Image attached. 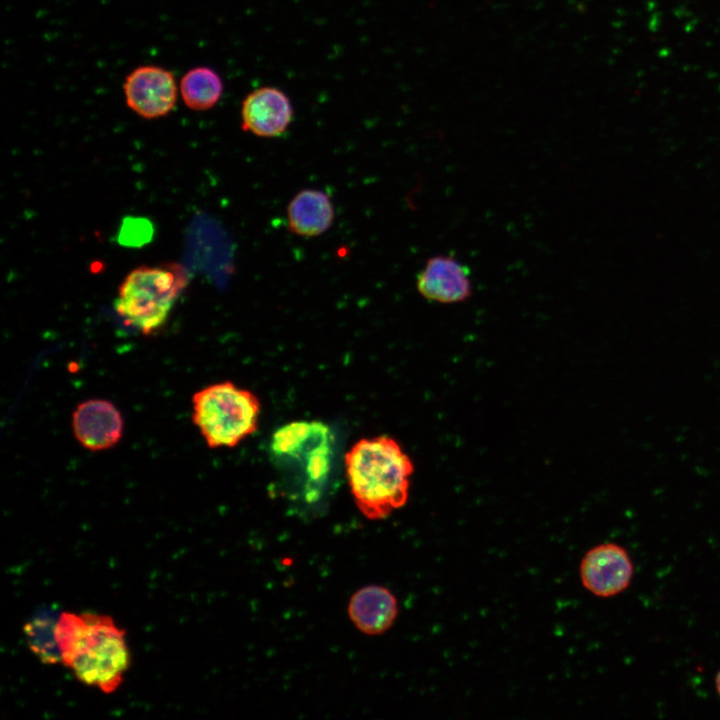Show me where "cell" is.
<instances>
[{"mask_svg":"<svg viewBox=\"0 0 720 720\" xmlns=\"http://www.w3.org/2000/svg\"><path fill=\"white\" fill-rule=\"evenodd\" d=\"M123 93L133 112L145 119H156L174 109L179 85L172 71L153 64L140 65L126 75Z\"/></svg>","mask_w":720,"mask_h":720,"instance_id":"8992f818","label":"cell"},{"mask_svg":"<svg viewBox=\"0 0 720 720\" xmlns=\"http://www.w3.org/2000/svg\"><path fill=\"white\" fill-rule=\"evenodd\" d=\"M241 127L263 138L279 137L290 126L294 110L289 96L275 86H262L249 92L241 104Z\"/></svg>","mask_w":720,"mask_h":720,"instance_id":"ba28073f","label":"cell"},{"mask_svg":"<svg viewBox=\"0 0 720 720\" xmlns=\"http://www.w3.org/2000/svg\"><path fill=\"white\" fill-rule=\"evenodd\" d=\"M137 234L143 235V233L136 232ZM130 235H135V230H133V233H130Z\"/></svg>","mask_w":720,"mask_h":720,"instance_id":"2e32d148","label":"cell"},{"mask_svg":"<svg viewBox=\"0 0 720 720\" xmlns=\"http://www.w3.org/2000/svg\"><path fill=\"white\" fill-rule=\"evenodd\" d=\"M334 205L330 196L319 189H302L287 206L289 230L300 237H317L333 224Z\"/></svg>","mask_w":720,"mask_h":720,"instance_id":"7c38bea8","label":"cell"},{"mask_svg":"<svg viewBox=\"0 0 720 720\" xmlns=\"http://www.w3.org/2000/svg\"><path fill=\"white\" fill-rule=\"evenodd\" d=\"M223 92L221 76L208 66L189 69L179 82V94L185 106L193 111L212 109L220 101Z\"/></svg>","mask_w":720,"mask_h":720,"instance_id":"4fadbf2b","label":"cell"},{"mask_svg":"<svg viewBox=\"0 0 720 720\" xmlns=\"http://www.w3.org/2000/svg\"><path fill=\"white\" fill-rule=\"evenodd\" d=\"M187 282V275L178 264L140 266L120 285L114 308L129 325L151 335L166 323Z\"/></svg>","mask_w":720,"mask_h":720,"instance_id":"277c9868","label":"cell"},{"mask_svg":"<svg viewBox=\"0 0 720 720\" xmlns=\"http://www.w3.org/2000/svg\"><path fill=\"white\" fill-rule=\"evenodd\" d=\"M715 683H716V690L720 696V671L718 672V674L716 676Z\"/></svg>","mask_w":720,"mask_h":720,"instance_id":"9a60e30c","label":"cell"},{"mask_svg":"<svg viewBox=\"0 0 720 720\" xmlns=\"http://www.w3.org/2000/svg\"><path fill=\"white\" fill-rule=\"evenodd\" d=\"M72 430L80 445L92 452L114 447L122 438L123 416L105 399H88L77 405L72 414Z\"/></svg>","mask_w":720,"mask_h":720,"instance_id":"30bf717a","label":"cell"},{"mask_svg":"<svg viewBox=\"0 0 720 720\" xmlns=\"http://www.w3.org/2000/svg\"><path fill=\"white\" fill-rule=\"evenodd\" d=\"M398 615L397 599L380 585H369L353 594L348 603V616L363 634L377 636L385 633Z\"/></svg>","mask_w":720,"mask_h":720,"instance_id":"8fae6325","label":"cell"},{"mask_svg":"<svg viewBox=\"0 0 720 720\" xmlns=\"http://www.w3.org/2000/svg\"><path fill=\"white\" fill-rule=\"evenodd\" d=\"M192 409V421L209 448H233L256 432L261 403L252 391L222 381L195 392Z\"/></svg>","mask_w":720,"mask_h":720,"instance_id":"3957f363","label":"cell"},{"mask_svg":"<svg viewBox=\"0 0 720 720\" xmlns=\"http://www.w3.org/2000/svg\"><path fill=\"white\" fill-rule=\"evenodd\" d=\"M347 482L360 513L380 520L403 507L409 496L414 465L394 438H361L344 458Z\"/></svg>","mask_w":720,"mask_h":720,"instance_id":"7a4b0ae2","label":"cell"},{"mask_svg":"<svg viewBox=\"0 0 720 720\" xmlns=\"http://www.w3.org/2000/svg\"><path fill=\"white\" fill-rule=\"evenodd\" d=\"M270 451L279 466L304 477L306 487L314 490L330 472L332 434L320 421L290 422L274 432Z\"/></svg>","mask_w":720,"mask_h":720,"instance_id":"5b68a950","label":"cell"},{"mask_svg":"<svg viewBox=\"0 0 720 720\" xmlns=\"http://www.w3.org/2000/svg\"><path fill=\"white\" fill-rule=\"evenodd\" d=\"M416 288L428 301L440 304L461 303L472 295L471 272L455 256L434 255L427 259L418 273Z\"/></svg>","mask_w":720,"mask_h":720,"instance_id":"9c48e42d","label":"cell"},{"mask_svg":"<svg viewBox=\"0 0 720 720\" xmlns=\"http://www.w3.org/2000/svg\"><path fill=\"white\" fill-rule=\"evenodd\" d=\"M60 614L55 609H41L24 625V634L32 653L43 663H61L56 628Z\"/></svg>","mask_w":720,"mask_h":720,"instance_id":"5bb4252c","label":"cell"},{"mask_svg":"<svg viewBox=\"0 0 720 720\" xmlns=\"http://www.w3.org/2000/svg\"><path fill=\"white\" fill-rule=\"evenodd\" d=\"M633 564L624 548L600 544L589 550L580 564L583 586L599 597H611L624 591L631 582Z\"/></svg>","mask_w":720,"mask_h":720,"instance_id":"52a82bcc","label":"cell"},{"mask_svg":"<svg viewBox=\"0 0 720 720\" xmlns=\"http://www.w3.org/2000/svg\"><path fill=\"white\" fill-rule=\"evenodd\" d=\"M57 642L61 663L85 685L112 693L130 664L125 632L113 619L95 613H60Z\"/></svg>","mask_w":720,"mask_h":720,"instance_id":"6da1fadb","label":"cell"}]
</instances>
